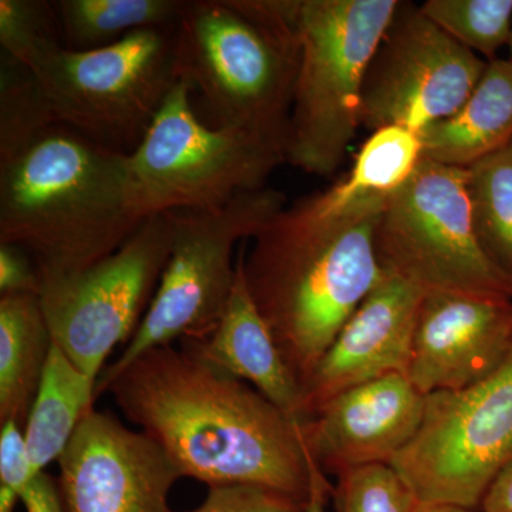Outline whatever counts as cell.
<instances>
[{
  "label": "cell",
  "instance_id": "1",
  "mask_svg": "<svg viewBox=\"0 0 512 512\" xmlns=\"http://www.w3.org/2000/svg\"><path fill=\"white\" fill-rule=\"evenodd\" d=\"M110 393L174 461L183 477L212 485H255L325 512L335 485L313 457L305 423L244 380L173 345L151 349L119 372L100 375Z\"/></svg>",
  "mask_w": 512,
  "mask_h": 512
},
{
  "label": "cell",
  "instance_id": "2",
  "mask_svg": "<svg viewBox=\"0 0 512 512\" xmlns=\"http://www.w3.org/2000/svg\"><path fill=\"white\" fill-rule=\"evenodd\" d=\"M126 157L47 116L29 70L2 59L0 244L25 249L40 281L97 264L140 227L126 208Z\"/></svg>",
  "mask_w": 512,
  "mask_h": 512
},
{
  "label": "cell",
  "instance_id": "3",
  "mask_svg": "<svg viewBox=\"0 0 512 512\" xmlns=\"http://www.w3.org/2000/svg\"><path fill=\"white\" fill-rule=\"evenodd\" d=\"M386 201L316 192L276 212L242 252L249 295L302 389L383 279L376 228Z\"/></svg>",
  "mask_w": 512,
  "mask_h": 512
},
{
  "label": "cell",
  "instance_id": "4",
  "mask_svg": "<svg viewBox=\"0 0 512 512\" xmlns=\"http://www.w3.org/2000/svg\"><path fill=\"white\" fill-rule=\"evenodd\" d=\"M296 3L188 0L175 28V67L205 124L285 153L301 56Z\"/></svg>",
  "mask_w": 512,
  "mask_h": 512
},
{
  "label": "cell",
  "instance_id": "5",
  "mask_svg": "<svg viewBox=\"0 0 512 512\" xmlns=\"http://www.w3.org/2000/svg\"><path fill=\"white\" fill-rule=\"evenodd\" d=\"M399 0H298L301 56L286 138V163L336 173L360 121L367 67Z\"/></svg>",
  "mask_w": 512,
  "mask_h": 512
},
{
  "label": "cell",
  "instance_id": "6",
  "mask_svg": "<svg viewBox=\"0 0 512 512\" xmlns=\"http://www.w3.org/2000/svg\"><path fill=\"white\" fill-rule=\"evenodd\" d=\"M284 163V151L261 138L205 124L178 82L140 146L126 157V208L137 221L220 210L244 192L265 188Z\"/></svg>",
  "mask_w": 512,
  "mask_h": 512
},
{
  "label": "cell",
  "instance_id": "7",
  "mask_svg": "<svg viewBox=\"0 0 512 512\" xmlns=\"http://www.w3.org/2000/svg\"><path fill=\"white\" fill-rule=\"evenodd\" d=\"M175 28L141 29L100 49H57L29 70L40 107L64 126L130 156L178 83Z\"/></svg>",
  "mask_w": 512,
  "mask_h": 512
},
{
  "label": "cell",
  "instance_id": "8",
  "mask_svg": "<svg viewBox=\"0 0 512 512\" xmlns=\"http://www.w3.org/2000/svg\"><path fill=\"white\" fill-rule=\"evenodd\" d=\"M384 274L424 293L511 299L512 281L484 251L474 225L467 170L423 158L387 198L376 228Z\"/></svg>",
  "mask_w": 512,
  "mask_h": 512
},
{
  "label": "cell",
  "instance_id": "9",
  "mask_svg": "<svg viewBox=\"0 0 512 512\" xmlns=\"http://www.w3.org/2000/svg\"><path fill=\"white\" fill-rule=\"evenodd\" d=\"M285 202L284 192L265 187L238 195L220 210L173 212V245L153 301L126 349L101 375L175 340L210 336L237 279L235 245L254 237Z\"/></svg>",
  "mask_w": 512,
  "mask_h": 512
},
{
  "label": "cell",
  "instance_id": "10",
  "mask_svg": "<svg viewBox=\"0 0 512 512\" xmlns=\"http://www.w3.org/2000/svg\"><path fill=\"white\" fill-rule=\"evenodd\" d=\"M512 460V345L483 380L427 396L412 443L390 466L420 504L477 510L497 474Z\"/></svg>",
  "mask_w": 512,
  "mask_h": 512
},
{
  "label": "cell",
  "instance_id": "11",
  "mask_svg": "<svg viewBox=\"0 0 512 512\" xmlns=\"http://www.w3.org/2000/svg\"><path fill=\"white\" fill-rule=\"evenodd\" d=\"M173 235V212L154 215L97 264L43 279L39 301L53 343L94 382L111 350L130 340L146 315L170 258Z\"/></svg>",
  "mask_w": 512,
  "mask_h": 512
},
{
  "label": "cell",
  "instance_id": "12",
  "mask_svg": "<svg viewBox=\"0 0 512 512\" xmlns=\"http://www.w3.org/2000/svg\"><path fill=\"white\" fill-rule=\"evenodd\" d=\"M487 64L420 6L400 2L367 67L360 121L372 131L400 126L419 133L458 110Z\"/></svg>",
  "mask_w": 512,
  "mask_h": 512
},
{
  "label": "cell",
  "instance_id": "13",
  "mask_svg": "<svg viewBox=\"0 0 512 512\" xmlns=\"http://www.w3.org/2000/svg\"><path fill=\"white\" fill-rule=\"evenodd\" d=\"M57 463L64 512H171L168 495L183 478L146 433L94 407Z\"/></svg>",
  "mask_w": 512,
  "mask_h": 512
},
{
  "label": "cell",
  "instance_id": "14",
  "mask_svg": "<svg viewBox=\"0 0 512 512\" xmlns=\"http://www.w3.org/2000/svg\"><path fill=\"white\" fill-rule=\"evenodd\" d=\"M511 345V299L424 293L407 376L424 396L458 392L494 372Z\"/></svg>",
  "mask_w": 512,
  "mask_h": 512
},
{
  "label": "cell",
  "instance_id": "15",
  "mask_svg": "<svg viewBox=\"0 0 512 512\" xmlns=\"http://www.w3.org/2000/svg\"><path fill=\"white\" fill-rule=\"evenodd\" d=\"M427 396L394 373L330 399L305 421L313 457L326 474L390 464L419 433Z\"/></svg>",
  "mask_w": 512,
  "mask_h": 512
},
{
  "label": "cell",
  "instance_id": "16",
  "mask_svg": "<svg viewBox=\"0 0 512 512\" xmlns=\"http://www.w3.org/2000/svg\"><path fill=\"white\" fill-rule=\"evenodd\" d=\"M423 296L409 282L384 274L340 329L306 383L308 419L345 390L394 373L407 375Z\"/></svg>",
  "mask_w": 512,
  "mask_h": 512
},
{
  "label": "cell",
  "instance_id": "17",
  "mask_svg": "<svg viewBox=\"0 0 512 512\" xmlns=\"http://www.w3.org/2000/svg\"><path fill=\"white\" fill-rule=\"evenodd\" d=\"M183 348L228 375L251 383L255 390L296 423H305V394L251 295L242 266L224 315L205 339L183 340Z\"/></svg>",
  "mask_w": 512,
  "mask_h": 512
},
{
  "label": "cell",
  "instance_id": "18",
  "mask_svg": "<svg viewBox=\"0 0 512 512\" xmlns=\"http://www.w3.org/2000/svg\"><path fill=\"white\" fill-rule=\"evenodd\" d=\"M423 158L470 168L512 141V60L488 62L480 82L447 119L419 131Z\"/></svg>",
  "mask_w": 512,
  "mask_h": 512
},
{
  "label": "cell",
  "instance_id": "19",
  "mask_svg": "<svg viewBox=\"0 0 512 512\" xmlns=\"http://www.w3.org/2000/svg\"><path fill=\"white\" fill-rule=\"evenodd\" d=\"M52 346L39 296L0 295V424L25 430Z\"/></svg>",
  "mask_w": 512,
  "mask_h": 512
},
{
  "label": "cell",
  "instance_id": "20",
  "mask_svg": "<svg viewBox=\"0 0 512 512\" xmlns=\"http://www.w3.org/2000/svg\"><path fill=\"white\" fill-rule=\"evenodd\" d=\"M96 384L53 343L26 423L30 466L39 474L59 460L96 400Z\"/></svg>",
  "mask_w": 512,
  "mask_h": 512
},
{
  "label": "cell",
  "instance_id": "21",
  "mask_svg": "<svg viewBox=\"0 0 512 512\" xmlns=\"http://www.w3.org/2000/svg\"><path fill=\"white\" fill-rule=\"evenodd\" d=\"M188 0H57L63 45L100 49L141 29L174 28Z\"/></svg>",
  "mask_w": 512,
  "mask_h": 512
},
{
  "label": "cell",
  "instance_id": "22",
  "mask_svg": "<svg viewBox=\"0 0 512 512\" xmlns=\"http://www.w3.org/2000/svg\"><path fill=\"white\" fill-rule=\"evenodd\" d=\"M421 160L423 144L417 131L382 127L363 143L349 174L328 191L343 204L366 197L389 198L412 178Z\"/></svg>",
  "mask_w": 512,
  "mask_h": 512
},
{
  "label": "cell",
  "instance_id": "23",
  "mask_svg": "<svg viewBox=\"0 0 512 512\" xmlns=\"http://www.w3.org/2000/svg\"><path fill=\"white\" fill-rule=\"evenodd\" d=\"M467 184L481 245L512 281V141L467 168Z\"/></svg>",
  "mask_w": 512,
  "mask_h": 512
},
{
  "label": "cell",
  "instance_id": "24",
  "mask_svg": "<svg viewBox=\"0 0 512 512\" xmlns=\"http://www.w3.org/2000/svg\"><path fill=\"white\" fill-rule=\"evenodd\" d=\"M420 9L448 36L488 62L510 42L512 0H427Z\"/></svg>",
  "mask_w": 512,
  "mask_h": 512
},
{
  "label": "cell",
  "instance_id": "25",
  "mask_svg": "<svg viewBox=\"0 0 512 512\" xmlns=\"http://www.w3.org/2000/svg\"><path fill=\"white\" fill-rule=\"evenodd\" d=\"M0 45L3 57L28 70L50 53L62 49L55 3L0 0Z\"/></svg>",
  "mask_w": 512,
  "mask_h": 512
},
{
  "label": "cell",
  "instance_id": "26",
  "mask_svg": "<svg viewBox=\"0 0 512 512\" xmlns=\"http://www.w3.org/2000/svg\"><path fill=\"white\" fill-rule=\"evenodd\" d=\"M336 512H416L419 500L390 464L350 468L338 474Z\"/></svg>",
  "mask_w": 512,
  "mask_h": 512
},
{
  "label": "cell",
  "instance_id": "27",
  "mask_svg": "<svg viewBox=\"0 0 512 512\" xmlns=\"http://www.w3.org/2000/svg\"><path fill=\"white\" fill-rule=\"evenodd\" d=\"M174 512V511H171ZM190 512H309L299 501L255 485H212L207 498Z\"/></svg>",
  "mask_w": 512,
  "mask_h": 512
},
{
  "label": "cell",
  "instance_id": "28",
  "mask_svg": "<svg viewBox=\"0 0 512 512\" xmlns=\"http://www.w3.org/2000/svg\"><path fill=\"white\" fill-rule=\"evenodd\" d=\"M33 476L25 433L16 421H6L0 430V485L20 495Z\"/></svg>",
  "mask_w": 512,
  "mask_h": 512
},
{
  "label": "cell",
  "instance_id": "29",
  "mask_svg": "<svg viewBox=\"0 0 512 512\" xmlns=\"http://www.w3.org/2000/svg\"><path fill=\"white\" fill-rule=\"evenodd\" d=\"M39 269L25 249L13 244H0V295L32 293L39 296Z\"/></svg>",
  "mask_w": 512,
  "mask_h": 512
},
{
  "label": "cell",
  "instance_id": "30",
  "mask_svg": "<svg viewBox=\"0 0 512 512\" xmlns=\"http://www.w3.org/2000/svg\"><path fill=\"white\" fill-rule=\"evenodd\" d=\"M19 497L28 512H64L59 488L43 471L32 477Z\"/></svg>",
  "mask_w": 512,
  "mask_h": 512
},
{
  "label": "cell",
  "instance_id": "31",
  "mask_svg": "<svg viewBox=\"0 0 512 512\" xmlns=\"http://www.w3.org/2000/svg\"><path fill=\"white\" fill-rule=\"evenodd\" d=\"M483 512H512V460L497 474L481 503Z\"/></svg>",
  "mask_w": 512,
  "mask_h": 512
},
{
  "label": "cell",
  "instance_id": "32",
  "mask_svg": "<svg viewBox=\"0 0 512 512\" xmlns=\"http://www.w3.org/2000/svg\"><path fill=\"white\" fill-rule=\"evenodd\" d=\"M416 512H477V510L457 507V505L420 504Z\"/></svg>",
  "mask_w": 512,
  "mask_h": 512
},
{
  "label": "cell",
  "instance_id": "33",
  "mask_svg": "<svg viewBox=\"0 0 512 512\" xmlns=\"http://www.w3.org/2000/svg\"><path fill=\"white\" fill-rule=\"evenodd\" d=\"M508 49H510V55H511V60H512V33H511V37H510V42H508Z\"/></svg>",
  "mask_w": 512,
  "mask_h": 512
}]
</instances>
